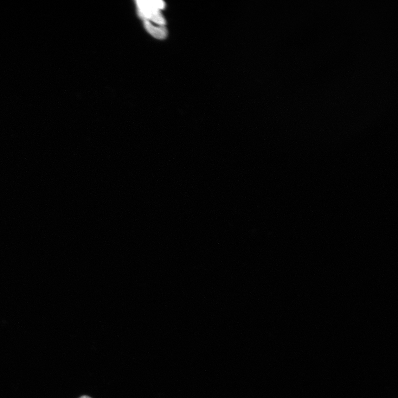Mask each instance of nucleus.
Instances as JSON below:
<instances>
[{"label":"nucleus","instance_id":"nucleus-1","mask_svg":"<svg viewBox=\"0 0 398 398\" xmlns=\"http://www.w3.org/2000/svg\"><path fill=\"white\" fill-rule=\"evenodd\" d=\"M136 3L138 15L144 21L159 25H165L166 21L161 12L165 8L164 2L160 0H138Z\"/></svg>","mask_w":398,"mask_h":398},{"label":"nucleus","instance_id":"nucleus-2","mask_svg":"<svg viewBox=\"0 0 398 398\" xmlns=\"http://www.w3.org/2000/svg\"><path fill=\"white\" fill-rule=\"evenodd\" d=\"M146 30L154 37L159 40L164 39L168 35V31L165 25H159L148 21H144Z\"/></svg>","mask_w":398,"mask_h":398},{"label":"nucleus","instance_id":"nucleus-3","mask_svg":"<svg viewBox=\"0 0 398 398\" xmlns=\"http://www.w3.org/2000/svg\"><path fill=\"white\" fill-rule=\"evenodd\" d=\"M79 398H92V397H90V396H89L84 395V396H81V397H79Z\"/></svg>","mask_w":398,"mask_h":398}]
</instances>
